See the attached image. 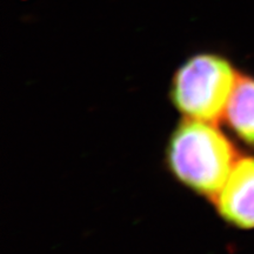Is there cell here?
Instances as JSON below:
<instances>
[{
	"label": "cell",
	"instance_id": "277c9868",
	"mask_svg": "<svg viewBox=\"0 0 254 254\" xmlns=\"http://www.w3.org/2000/svg\"><path fill=\"white\" fill-rule=\"evenodd\" d=\"M224 119L241 141L254 150V78L239 75Z\"/></svg>",
	"mask_w": 254,
	"mask_h": 254
},
{
	"label": "cell",
	"instance_id": "3957f363",
	"mask_svg": "<svg viewBox=\"0 0 254 254\" xmlns=\"http://www.w3.org/2000/svg\"><path fill=\"white\" fill-rule=\"evenodd\" d=\"M220 217L241 230L254 228V157L238 158L214 198Z\"/></svg>",
	"mask_w": 254,
	"mask_h": 254
},
{
	"label": "cell",
	"instance_id": "6da1fadb",
	"mask_svg": "<svg viewBox=\"0 0 254 254\" xmlns=\"http://www.w3.org/2000/svg\"><path fill=\"white\" fill-rule=\"evenodd\" d=\"M236 147L215 123L186 119L166 150L171 173L199 195L214 200L238 160Z\"/></svg>",
	"mask_w": 254,
	"mask_h": 254
},
{
	"label": "cell",
	"instance_id": "7a4b0ae2",
	"mask_svg": "<svg viewBox=\"0 0 254 254\" xmlns=\"http://www.w3.org/2000/svg\"><path fill=\"white\" fill-rule=\"evenodd\" d=\"M239 75L230 60L215 53H198L182 64L171 82L170 97L186 119L217 123Z\"/></svg>",
	"mask_w": 254,
	"mask_h": 254
}]
</instances>
